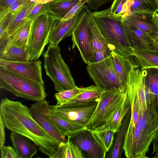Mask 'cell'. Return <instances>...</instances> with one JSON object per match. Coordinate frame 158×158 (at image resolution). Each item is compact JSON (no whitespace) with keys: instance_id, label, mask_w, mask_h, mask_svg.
Returning <instances> with one entry per match:
<instances>
[{"instance_id":"obj_35","label":"cell","mask_w":158,"mask_h":158,"mask_svg":"<svg viewBox=\"0 0 158 158\" xmlns=\"http://www.w3.org/2000/svg\"><path fill=\"white\" fill-rule=\"evenodd\" d=\"M127 0H114L110 7L111 13L118 16H121L124 6Z\"/></svg>"},{"instance_id":"obj_36","label":"cell","mask_w":158,"mask_h":158,"mask_svg":"<svg viewBox=\"0 0 158 158\" xmlns=\"http://www.w3.org/2000/svg\"><path fill=\"white\" fill-rule=\"evenodd\" d=\"M19 0H0V20L9 13L11 6Z\"/></svg>"},{"instance_id":"obj_11","label":"cell","mask_w":158,"mask_h":158,"mask_svg":"<svg viewBox=\"0 0 158 158\" xmlns=\"http://www.w3.org/2000/svg\"><path fill=\"white\" fill-rule=\"evenodd\" d=\"M68 137L86 158H105L106 152L91 130L86 127Z\"/></svg>"},{"instance_id":"obj_5","label":"cell","mask_w":158,"mask_h":158,"mask_svg":"<svg viewBox=\"0 0 158 158\" xmlns=\"http://www.w3.org/2000/svg\"><path fill=\"white\" fill-rule=\"evenodd\" d=\"M43 56L46 73L53 82L56 91L60 92L76 86L69 68L62 58L59 45L49 44Z\"/></svg>"},{"instance_id":"obj_37","label":"cell","mask_w":158,"mask_h":158,"mask_svg":"<svg viewBox=\"0 0 158 158\" xmlns=\"http://www.w3.org/2000/svg\"><path fill=\"white\" fill-rule=\"evenodd\" d=\"M13 15L12 13H9L0 20V37L7 31Z\"/></svg>"},{"instance_id":"obj_29","label":"cell","mask_w":158,"mask_h":158,"mask_svg":"<svg viewBox=\"0 0 158 158\" xmlns=\"http://www.w3.org/2000/svg\"><path fill=\"white\" fill-rule=\"evenodd\" d=\"M37 3L36 0H27L21 7L13 13V17L7 30L8 35L11 34L25 21Z\"/></svg>"},{"instance_id":"obj_10","label":"cell","mask_w":158,"mask_h":158,"mask_svg":"<svg viewBox=\"0 0 158 158\" xmlns=\"http://www.w3.org/2000/svg\"><path fill=\"white\" fill-rule=\"evenodd\" d=\"M88 10L78 22L71 35L72 48L75 47L77 48L82 60L87 64L89 62L91 55V39Z\"/></svg>"},{"instance_id":"obj_3","label":"cell","mask_w":158,"mask_h":158,"mask_svg":"<svg viewBox=\"0 0 158 158\" xmlns=\"http://www.w3.org/2000/svg\"><path fill=\"white\" fill-rule=\"evenodd\" d=\"M92 13L110 50L127 58L133 56L122 25V17L111 13L110 7Z\"/></svg>"},{"instance_id":"obj_1","label":"cell","mask_w":158,"mask_h":158,"mask_svg":"<svg viewBox=\"0 0 158 158\" xmlns=\"http://www.w3.org/2000/svg\"><path fill=\"white\" fill-rule=\"evenodd\" d=\"M0 114L9 130L29 138L50 158L56 152L60 143L33 118L29 108L21 102L2 99Z\"/></svg>"},{"instance_id":"obj_23","label":"cell","mask_w":158,"mask_h":158,"mask_svg":"<svg viewBox=\"0 0 158 158\" xmlns=\"http://www.w3.org/2000/svg\"><path fill=\"white\" fill-rule=\"evenodd\" d=\"M87 14L90 31L91 55L95 52L100 50L111 53V51L89 9Z\"/></svg>"},{"instance_id":"obj_7","label":"cell","mask_w":158,"mask_h":158,"mask_svg":"<svg viewBox=\"0 0 158 158\" xmlns=\"http://www.w3.org/2000/svg\"><path fill=\"white\" fill-rule=\"evenodd\" d=\"M57 19L50 13L43 14L32 21L28 48L29 60H38L48 43L53 24Z\"/></svg>"},{"instance_id":"obj_47","label":"cell","mask_w":158,"mask_h":158,"mask_svg":"<svg viewBox=\"0 0 158 158\" xmlns=\"http://www.w3.org/2000/svg\"><path fill=\"white\" fill-rule=\"evenodd\" d=\"M157 3L158 4V0H157Z\"/></svg>"},{"instance_id":"obj_16","label":"cell","mask_w":158,"mask_h":158,"mask_svg":"<svg viewBox=\"0 0 158 158\" xmlns=\"http://www.w3.org/2000/svg\"><path fill=\"white\" fill-rule=\"evenodd\" d=\"M32 21L27 19L11 34L7 32L0 37V46L10 45L22 48H27Z\"/></svg>"},{"instance_id":"obj_39","label":"cell","mask_w":158,"mask_h":158,"mask_svg":"<svg viewBox=\"0 0 158 158\" xmlns=\"http://www.w3.org/2000/svg\"><path fill=\"white\" fill-rule=\"evenodd\" d=\"M111 55V53L103 51H98L91 55L89 63H96L101 61Z\"/></svg>"},{"instance_id":"obj_33","label":"cell","mask_w":158,"mask_h":158,"mask_svg":"<svg viewBox=\"0 0 158 158\" xmlns=\"http://www.w3.org/2000/svg\"><path fill=\"white\" fill-rule=\"evenodd\" d=\"M84 89V87L80 88L76 86L73 89L56 93L55 97L57 101L56 105H60L67 102Z\"/></svg>"},{"instance_id":"obj_13","label":"cell","mask_w":158,"mask_h":158,"mask_svg":"<svg viewBox=\"0 0 158 158\" xmlns=\"http://www.w3.org/2000/svg\"><path fill=\"white\" fill-rule=\"evenodd\" d=\"M88 9L87 5H84L71 19L66 20H55L49 35V44L58 45L62 40L71 35L78 22Z\"/></svg>"},{"instance_id":"obj_43","label":"cell","mask_w":158,"mask_h":158,"mask_svg":"<svg viewBox=\"0 0 158 158\" xmlns=\"http://www.w3.org/2000/svg\"><path fill=\"white\" fill-rule=\"evenodd\" d=\"M153 50L158 51V35L150 36Z\"/></svg>"},{"instance_id":"obj_22","label":"cell","mask_w":158,"mask_h":158,"mask_svg":"<svg viewBox=\"0 0 158 158\" xmlns=\"http://www.w3.org/2000/svg\"><path fill=\"white\" fill-rule=\"evenodd\" d=\"M49 102L46 105V112L50 121L56 128L63 135L67 137L82 130L85 127L71 122L57 114L49 107Z\"/></svg>"},{"instance_id":"obj_8","label":"cell","mask_w":158,"mask_h":158,"mask_svg":"<svg viewBox=\"0 0 158 158\" xmlns=\"http://www.w3.org/2000/svg\"><path fill=\"white\" fill-rule=\"evenodd\" d=\"M86 70L96 85L103 91L126 88L115 71L111 55L101 61L89 63Z\"/></svg>"},{"instance_id":"obj_18","label":"cell","mask_w":158,"mask_h":158,"mask_svg":"<svg viewBox=\"0 0 158 158\" xmlns=\"http://www.w3.org/2000/svg\"><path fill=\"white\" fill-rule=\"evenodd\" d=\"M111 57L116 75L123 86L125 88L129 73L133 68L139 66L133 56L127 58L111 51Z\"/></svg>"},{"instance_id":"obj_32","label":"cell","mask_w":158,"mask_h":158,"mask_svg":"<svg viewBox=\"0 0 158 158\" xmlns=\"http://www.w3.org/2000/svg\"><path fill=\"white\" fill-rule=\"evenodd\" d=\"M91 131L107 152L110 149L112 145L114 135L115 132L110 130L99 131Z\"/></svg>"},{"instance_id":"obj_40","label":"cell","mask_w":158,"mask_h":158,"mask_svg":"<svg viewBox=\"0 0 158 158\" xmlns=\"http://www.w3.org/2000/svg\"><path fill=\"white\" fill-rule=\"evenodd\" d=\"M87 0H81L75 5L61 19L63 20H66L72 18L79 10L86 3Z\"/></svg>"},{"instance_id":"obj_46","label":"cell","mask_w":158,"mask_h":158,"mask_svg":"<svg viewBox=\"0 0 158 158\" xmlns=\"http://www.w3.org/2000/svg\"><path fill=\"white\" fill-rule=\"evenodd\" d=\"M153 158H158V149L156 152L155 155L153 157Z\"/></svg>"},{"instance_id":"obj_20","label":"cell","mask_w":158,"mask_h":158,"mask_svg":"<svg viewBox=\"0 0 158 158\" xmlns=\"http://www.w3.org/2000/svg\"><path fill=\"white\" fill-rule=\"evenodd\" d=\"M10 137L20 158H31L38 152V146L27 137L12 131Z\"/></svg>"},{"instance_id":"obj_2","label":"cell","mask_w":158,"mask_h":158,"mask_svg":"<svg viewBox=\"0 0 158 158\" xmlns=\"http://www.w3.org/2000/svg\"><path fill=\"white\" fill-rule=\"evenodd\" d=\"M139 117L135 126L128 127L123 145L127 158H148L146 155L158 131V114L150 108L139 109Z\"/></svg>"},{"instance_id":"obj_41","label":"cell","mask_w":158,"mask_h":158,"mask_svg":"<svg viewBox=\"0 0 158 158\" xmlns=\"http://www.w3.org/2000/svg\"><path fill=\"white\" fill-rule=\"evenodd\" d=\"M114 0H87L86 3L89 9L97 10L105 4L113 1Z\"/></svg>"},{"instance_id":"obj_42","label":"cell","mask_w":158,"mask_h":158,"mask_svg":"<svg viewBox=\"0 0 158 158\" xmlns=\"http://www.w3.org/2000/svg\"><path fill=\"white\" fill-rule=\"evenodd\" d=\"M5 127L4 122L0 114V150L4 146L5 142Z\"/></svg>"},{"instance_id":"obj_9","label":"cell","mask_w":158,"mask_h":158,"mask_svg":"<svg viewBox=\"0 0 158 158\" xmlns=\"http://www.w3.org/2000/svg\"><path fill=\"white\" fill-rule=\"evenodd\" d=\"M73 105L66 103L50 105V108L57 114L69 122L86 127L98 103Z\"/></svg>"},{"instance_id":"obj_14","label":"cell","mask_w":158,"mask_h":158,"mask_svg":"<svg viewBox=\"0 0 158 158\" xmlns=\"http://www.w3.org/2000/svg\"><path fill=\"white\" fill-rule=\"evenodd\" d=\"M157 12V0H127L123 9L122 18L133 16L152 21L153 14Z\"/></svg>"},{"instance_id":"obj_24","label":"cell","mask_w":158,"mask_h":158,"mask_svg":"<svg viewBox=\"0 0 158 158\" xmlns=\"http://www.w3.org/2000/svg\"><path fill=\"white\" fill-rule=\"evenodd\" d=\"M103 91L96 85H92L84 87L83 91L64 103L77 106L89 105L98 102Z\"/></svg>"},{"instance_id":"obj_21","label":"cell","mask_w":158,"mask_h":158,"mask_svg":"<svg viewBox=\"0 0 158 158\" xmlns=\"http://www.w3.org/2000/svg\"><path fill=\"white\" fill-rule=\"evenodd\" d=\"M150 95V109L158 114V68L141 70Z\"/></svg>"},{"instance_id":"obj_34","label":"cell","mask_w":158,"mask_h":158,"mask_svg":"<svg viewBox=\"0 0 158 158\" xmlns=\"http://www.w3.org/2000/svg\"><path fill=\"white\" fill-rule=\"evenodd\" d=\"M49 13L45 3H37L29 13L27 19L33 21L41 15Z\"/></svg>"},{"instance_id":"obj_28","label":"cell","mask_w":158,"mask_h":158,"mask_svg":"<svg viewBox=\"0 0 158 158\" xmlns=\"http://www.w3.org/2000/svg\"><path fill=\"white\" fill-rule=\"evenodd\" d=\"M81 0H52L44 3L49 13L62 19Z\"/></svg>"},{"instance_id":"obj_27","label":"cell","mask_w":158,"mask_h":158,"mask_svg":"<svg viewBox=\"0 0 158 158\" xmlns=\"http://www.w3.org/2000/svg\"><path fill=\"white\" fill-rule=\"evenodd\" d=\"M0 59L10 61H27L29 60L28 48L10 45L0 46Z\"/></svg>"},{"instance_id":"obj_26","label":"cell","mask_w":158,"mask_h":158,"mask_svg":"<svg viewBox=\"0 0 158 158\" xmlns=\"http://www.w3.org/2000/svg\"><path fill=\"white\" fill-rule=\"evenodd\" d=\"M132 56L140 69L158 68V51L155 50L132 49Z\"/></svg>"},{"instance_id":"obj_25","label":"cell","mask_w":158,"mask_h":158,"mask_svg":"<svg viewBox=\"0 0 158 158\" xmlns=\"http://www.w3.org/2000/svg\"><path fill=\"white\" fill-rule=\"evenodd\" d=\"M130 107V98L125 90V95L122 102L101 130H110L116 132L120 127L123 118Z\"/></svg>"},{"instance_id":"obj_15","label":"cell","mask_w":158,"mask_h":158,"mask_svg":"<svg viewBox=\"0 0 158 158\" xmlns=\"http://www.w3.org/2000/svg\"><path fill=\"white\" fill-rule=\"evenodd\" d=\"M47 99L37 102L29 108L31 114L33 118L47 132L60 143L67 141L63 135L50 121L46 112Z\"/></svg>"},{"instance_id":"obj_45","label":"cell","mask_w":158,"mask_h":158,"mask_svg":"<svg viewBox=\"0 0 158 158\" xmlns=\"http://www.w3.org/2000/svg\"><path fill=\"white\" fill-rule=\"evenodd\" d=\"M152 20L156 27L158 29V13H154L152 18Z\"/></svg>"},{"instance_id":"obj_31","label":"cell","mask_w":158,"mask_h":158,"mask_svg":"<svg viewBox=\"0 0 158 158\" xmlns=\"http://www.w3.org/2000/svg\"><path fill=\"white\" fill-rule=\"evenodd\" d=\"M122 20L128 24L146 32L150 36L158 35V29L152 21L133 16H127L123 18Z\"/></svg>"},{"instance_id":"obj_17","label":"cell","mask_w":158,"mask_h":158,"mask_svg":"<svg viewBox=\"0 0 158 158\" xmlns=\"http://www.w3.org/2000/svg\"><path fill=\"white\" fill-rule=\"evenodd\" d=\"M122 24L131 49L153 50L150 35L122 20Z\"/></svg>"},{"instance_id":"obj_19","label":"cell","mask_w":158,"mask_h":158,"mask_svg":"<svg viewBox=\"0 0 158 158\" xmlns=\"http://www.w3.org/2000/svg\"><path fill=\"white\" fill-rule=\"evenodd\" d=\"M131 115V107L123 118L121 125L115 132L112 145L106 153L105 158H120L123 150L125 134L128 127Z\"/></svg>"},{"instance_id":"obj_44","label":"cell","mask_w":158,"mask_h":158,"mask_svg":"<svg viewBox=\"0 0 158 158\" xmlns=\"http://www.w3.org/2000/svg\"><path fill=\"white\" fill-rule=\"evenodd\" d=\"M152 142L153 145V151L152 154H153L156 152L158 149V131Z\"/></svg>"},{"instance_id":"obj_6","label":"cell","mask_w":158,"mask_h":158,"mask_svg":"<svg viewBox=\"0 0 158 158\" xmlns=\"http://www.w3.org/2000/svg\"><path fill=\"white\" fill-rule=\"evenodd\" d=\"M125 88L104 91L86 127L93 131L101 130L123 100Z\"/></svg>"},{"instance_id":"obj_12","label":"cell","mask_w":158,"mask_h":158,"mask_svg":"<svg viewBox=\"0 0 158 158\" xmlns=\"http://www.w3.org/2000/svg\"><path fill=\"white\" fill-rule=\"evenodd\" d=\"M41 63L40 60L15 62L0 59V67L44 85Z\"/></svg>"},{"instance_id":"obj_38","label":"cell","mask_w":158,"mask_h":158,"mask_svg":"<svg viewBox=\"0 0 158 158\" xmlns=\"http://www.w3.org/2000/svg\"><path fill=\"white\" fill-rule=\"evenodd\" d=\"M0 150L2 158H20L14 148L11 146H4Z\"/></svg>"},{"instance_id":"obj_30","label":"cell","mask_w":158,"mask_h":158,"mask_svg":"<svg viewBox=\"0 0 158 158\" xmlns=\"http://www.w3.org/2000/svg\"><path fill=\"white\" fill-rule=\"evenodd\" d=\"M86 158L82 151L68 137L66 142H61L57 146L56 152L50 158Z\"/></svg>"},{"instance_id":"obj_4","label":"cell","mask_w":158,"mask_h":158,"mask_svg":"<svg viewBox=\"0 0 158 158\" xmlns=\"http://www.w3.org/2000/svg\"><path fill=\"white\" fill-rule=\"evenodd\" d=\"M0 88L17 97L35 102L45 99L44 84L0 67Z\"/></svg>"}]
</instances>
